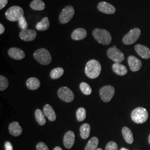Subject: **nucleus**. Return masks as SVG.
I'll return each mask as SVG.
<instances>
[{
	"label": "nucleus",
	"mask_w": 150,
	"mask_h": 150,
	"mask_svg": "<svg viewBox=\"0 0 150 150\" xmlns=\"http://www.w3.org/2000/svg\"><path fill=\"white\" fill-rule=\"evenodd\" d=\"M9 82L8 79L2 75L0 76V91H3L8 87Z\"/></svg>",
	"instance_id": "nucleus-31"
},
{
	"label": "nucleus",
	"mask_w": 150,
	"mask_h": 150,
	"mask_svg": "<svg viewBox=\"0 0 150 150\" xmlns=\"http://www.w3.org/2000/svg\"><path fill=\"white\" fill-rule=\"evenodd\" d=\"M141 35V30L139 28H134L130 30L122 39V42L125 45H130L136 42Z\"/></svg>",
	"instance_id": "nucleus-6"
},
{
	"label": "nucleus",
	"mask_w": 150,
	"mask_h": 150,
	"mask_svg": "<svg viewBox=\"0 0 150 150\" xmlns=\"http://www.w3.org/2000/svg\"><path fill=\"white\" fill-rule=\"evenodd\" d=\"M30 7L33 10L42 11L45 8V4L41 0H33L30 4Z\"/></svg>",
	"instance_id": "nucleus-24"
},
{
	"label": "nucleus",
	"mask_w": 150,
	"mask_h": 150,
	"mask_svg": "<svg viewBox=\"0 0 150 150\" xmlns=\"http://www.w3.org/2000/svg\"><path fill=\"white\" fill-rule=\"evenodd\" d=\"M35 116L36 120L40 125L43 126L46 123V119H45V116L44 115V113L42 112L40 109H37L35 111Z\"/></svg>",
	"instance_id": "nucleus-26"
},
{
	"label": "nucleus",
	"mask_w": 150,
	"mask_h": 150,
	"mask_svg": "<svg viewBox=\"0 0 150 150\" xmlns=\"http://www.w3.org/2000/svg\"><path fill=\"white\" fill-rule=\"evenodd\" d=\"M96 150H103L102 149H100V148H98Z\"/></svg>",
	"instance_id": "nucleus-41"
},
{
	"label": "nucleus",
	"mask_w": 150,
	"mask_h": 150,
	"mask_svg": "<svg viewBox=\"0 0 150 150\" xmlns=\"http://www.w3.org/2000/svg\"><path fill=\"white\" fill-rule=\"evenodd\" d=\"M8 3V0H0V10L4 8Z\"/></svg>",
	"instance_id": "nucleus-35"
},
{
	"label": "nucleus",
	"mask_w": 150,
	"mask_h": 150,
	"mask_svg": "<svg viewBox=\"0 0 150 150\" xmlns=\"http://www.w3.org/2000/svg\"><path fill=\"white\" fill-rule=\"evenodd\" d=\"M36 32L31 29L22 30L20 33V38L25 41H32L36 38Z\"/></svg>",
	"instance_id": "nucleus-11"
},
{
	"label": "nucleus",
	"mask_w": 150,
	"mask_h": 150,
	"mask_svg": "<svg viewBox=\"0 0 150 150\" xmlns=\"http://www.w3.org/2000/svg\"><path fill=\"white\" fill-rule=\"evenodd\" d=\"M131 116L134 122L139 124L146 122L149 117V113L145 108L139 107L132 111Z\"/></svg>",
	"instance_id": "nucleus-4"
},
{
	"label": "nucleus",
	"mask_w": 150,
	"mask_h": 150,
	"mask_svg": "<svg viewBox=\"0 0 150 150\" xmlns=\"http://www.w3.org/2000/svg\"><path fill=\"white\" fill-rule=\"evenodd\" d=\"M92 35L98 42L103 45H108L111 42L112 36L106 30L95 28L92 32Z\"/></svg>",
	"instance_id": "nucleus-2"
},
{
	"label": "nucleus",
	"mask_w": 150,
	"mask_h": 150,
	"mask_svg": "<svg viewBox=\"0 0 150 150\" xmlns=\"http://www.w3.org/2000/svg\"><path fill=\"white\" fill-rule=\"evenodd\" d=\"M9 56L13 59L20 60L25 58V54L20 48L12 47L8 51Z\"/></svg>",
	"instance_id": "nucleus-16"
},
{
	"label": "nucleus",
	"mask_w": 150,
	"mask_h": 150,
	"mask_svg": "<svg viewBox=\"0 0 150 150\" xmlns=\"http://www.w3.org/2000/svg\"><path fill=\"white\" fill-rule=\"evenodd\" d=\"M75 14V10L72 6H67L62 10L59 16V21L62 24H66L70 21Z\"/></svg>",
	"instance_id": "nucleus-8"
},
{
	"label": "nucleus",
	"mask_w": 150,
	"mask_h": 150,
	"mask_svg": "<svg viewBox=\"0 0 150 150\" xmlns=\"http://www.w3.org/2000/svg\"><path fill=\"white\" fill-rule=\"evenodd\" d=\"M18 25H19V26H20L22 30H24L27 29L28 24H27V21H26L24 16L22 17L18 21Z\"/></svg>",
	"instance_id": "nucleus-33"
},
{
	"label": "nucleus",
	"mask_w": 150,
	"mask_h": 150,
	"mask_svg": "<svg viewBox=\"0 0 150 150\" xmlns=\"http://www.w3.org/2000/svg\"><path fill=\"white\" fill-rule=\"evenodd\" d=\"M113 71L118 76H124L127 73V67L120 63H115L112 65Z\"/></svg>",
	"instance_id": "nucleus-20"
},
{
	"label": "nucleus",
	"mask_w": 150,
	"mask_h": 150,
	"mask_svg": "<svg viewBox=\"0 0 150 150\" xmlns=\"http://www.w3.org/2000/svg\"><path fill=\"white\" fill-rule=\"evenodd\" d=\"M105 150H118L117 144L114 141H110L106 145Z\"/></svg>",
	"instance_id": "nucleus-32"
},
{
	"label": "nucleus",
	"mask_w": 150,
	"mask_h": 150,
	"mask_svg": "<svg viewBox=\"0 0 150 150\" xmlns=\"http://www.w3.org/2000/svg\"><path fill=\"white\" fill-rule=\"evenodd\" d=\"M80 88L82 92L85 95H90L92 93V88L86 82H81Z\"/></svg>",
	"instance_id": "nucleus-30"
},
{
	"label": "nucleus",
	"mask_w": 150,
	"mask_h": 150,
	"mask_svg": "<svg viewBox=\"0 0 150 150\" xmlns=\"http://www.w3.org/2000/svg\"><path fill=\"white\" fill-rule=\"evenodd\" d=\"M115 92V88L110 85L103 86L99 91L100 97L102 101L105 102H110L114 96Z\"/></svg>",
	"instance_id": "nucleus-9"
},
{
	"label": "nucleus",
	"mask_w": 150,
	"mask_h": 150,
	"mask_svg": "<svg viewBox=\"0 0 150 150\" xmlns=\"http://www.w3.org/2000/svg\"><path fill=\"white\" fill-rule=\"evenodd\" d=\"M24 15V12L21 7L13 6L10 7L5 13L6 18L12 22L18 21Z\"/></svg>",
	"instance_id": "nucleus-5"
},
{
	"label": "nucleus",
	"mask_w": 150,
	"mask_h": 150,
	"mask_svg": "<svg viewBox=\"0 0 150 150\" xmlns=\"http://www.w3.org/2000/svg\"><path fill=\"white\" fill-rule=\"evenodd\" d=\"M134 50L139 56L144 59H150V50L147 47L142 45H136Z\"/></svg>",
	"instance_id": "nucleus-14"
},
{
	"label": "nucleus",
	"mask_w": 150,
	"mask_h": 150,
	"mask_svg": "<svg viewBox=\"0 0 150 150\" xmlns=\"http://www.w3.org/2000/svg\"><path fill=\"white\" fill-rule=\"evenodd\" d=\"M35 59L38 63L42 65L50 64L52 61L51 55L47 50L45 48H40L33 53Z\"/></svg>",
	"instance_id": "nucleus-3"
},
{
	"label": "nucleus",
	"mask_w": 150,
	"mask_h": 150,
	"mask_svg": "<svg viewBox=\"0 0 150 150\" xmlns=\"http://www.w3.org/2000/svg\"><path fill=\"white\" fill-rule=\"evenodd\" d=\"M43 113L44 115L47 118H48L49 121L53 122L56 119V113L54 112V108L50 105L47 104L44 106L43 108Z\"/></svg>",
	"instance_id": "nucleus-18"
},
{
	"label": "nucleus",
	"mask_w": 150,
	"mask_h": 150,
	"mask_svg": "<svg viewBox=\"0 0 150 150\" xmlns=\"http://www.w3.org/2000/svg\"><path fill=\"white\" fill-rule=\"evenodd\" d=\"M64 73V70L62 67L54 69L50 72V76L52 79H58L60 78Z\"/></svg>",
	"instance_id": "nucleus-28"
},
{
	"label": "nucleus",
	"mask_w": 150,
	"mask_h": 150,
	"mask_svg": "<svg viewBox=\"0 0 150 150\" xmlns=\"http://www.w3.org/2000/svg\"><path fill=\"white\" fill-rule=\"evenodd\" d=\"M5 31V28L2 23H0V34L2 35Z\"/></svg>",
	"instance_id": "nucleus-37"
},
{
	"label": "nucleus",
	"mask_w": 150,
	"mask_h": 150,
	"mask_svg": "<svg viewBox=\"0 0 150 150\" xmlns=\"http://www.w3.org/2000/svg\"><path fill=\"white\" fill-rule=\"evenodd\" d=\"M149 144H150V134L149 135Z\"/></svg>",
	"instance_id": "nucleus-40"
},
{
	"label": "nucleus",
	"mask_w": 150,
	"mask_h": 150,
	"mask_svg": "<svg viewBox=\"0 0 150 150\" xmlns=\"http://www.w3.org/2000/svg\"><path fill=\"white\" fill-rule=\"evenodd\" d=\"M37 150H49L47 146L43 142H39L36 146Z\"/></svg>",
	"instance_id": "nucleus-34"
},
{
	"label": "nucleus",
	"mask_w": 150,
	"mask_h": 150,
	"mask_svg": "<svg viewBox=\"0 0 150 150\" xmlns=\"http://www.w3.org/2000/svg\"><path fill=\"white\" fill-rule=\"evenodd\" d=\"M128 64L130 70L132 72L138 71L142 66V62L141 60L132 55L129 56L128 57Z\"/></svg>",
	"instance_id": "nucleus-13"
},
{
	"label": "nucleus",
	"mask_w": 150,
	"mask_h": 150,
	"mask_svg": "<svg viewBox=\"0 0 150 150\" xmlns=\"http://www.w3.org/2000/svg\"><path fill=\"white\" fill-rule=\"evenodd\" d=\"M85 71L88 78L91 79H96L101 74V65L96 59H91L86 64Z\"/></svg>",
	"instance_id": "nucleus-1"
},
{
	"label": "nucleus",
	"mask_w": 150,
	"mask_h": 150,
	"mask_svg": "<svg viewBox=\"0 0 150 150\" xmlns=\"http://www.w3.org/2000/svg\"><path fill=\"white\" fill-rule=\"evenodd\" d=\"M50 27V22L47 17H44L40 22L37 23L36 28L38 31H46Z\"/></svg>",
	"instance_id": "nucleus-25"
},
{
	"label": "nucleus",
	"mask_w": 150,
	"mask_h": 150,
	"mask_svg": "<svg viewBox=\"0 0 150 150\" xmlns=\"http://www.w3.org/2000/svg\"><path fill=\"white\" fill-rule=\"evenodd\" d=\"M107 54V56L115 63H121L125 59L124 54L116 46L108 48Z\"/></svg>",
	"instance_id": "nucleus-7"
},
{
	"label": "nucleus",
	"mask_w": 150,
	"mask_h": 150,
	"mask_svg": "<svg viewBox=\"0 0 150 150\" xmlns=\"http://www.w3.org/2000/svg\"><path fill=\"white\" fill-rule=\"evenodd\" d=\"M122 133L123 138L126 142L129 144H131L134 142V136L131 129L127 127H123L122 129Z\"/></svg>",
	"instance_id": "nucleus-22"
},
{
	"label": "nucleus",
	"mask_w": 150,
	"mask_h": 150,
	"mask_svg": "<svg viewBox=\"0 0 150 150\" xmlns=\"http://www.w3.org/2000/svg\"><path fill=\"white\" fill-rule=\"evenodd\" d=\"M91 127L88 123H84L80 127L81 137L83 139H87L90 134Z\"/></svg>",
	"instance_id": "nucleus-23"
},
{
	"label": "nucleus",
	"mask_w": 150,
	"mask_h": 150,
	"mask_svg": "<svg viewBox=\"0 0 150 150\" xmlns=\"http://www.w3.org/2000/svg\"><path fill=\"white\" fill-rule=\"evenodd\" d=\"M129 150L128 149H125V148H121V150Z\"/></svg>",
	"instance_id": "nucleus-39"
},
{
	"label": "nucleus",
	"mask_w": 150,
	"mask_h": 150,
	"mask_svg": "<svg viewBox=\"0 0 150 150\" xmlns=\"http://www.w3.org/2000/svg\"><path fill=\"white\" fill-rule=\"evenodd\" d=\"M86 117V109L83 107H80L78 108L76 112V118L78 121H83Z\"/></svg>",
	"instance_id": "nucleus-29"
},
{
	"label": "nucleus",
	"mask_w": 150,
	"mask_h": 150,
	"mask_svg": "<svg viewBox=\"0 0 150 150\" xmlns=\"http://www.w3.org/2000/svg\"><path fill=\"white\" fill-rule=\"evenodd\" d=\"M87 36V31L85 28H78L75 30L71 34V38L75 41H80L84 39Z\"/></svg>",
	"instance_id": "nucleus-19"
},
{
	"label": "nucleus",
	"mask_w": 150,
	"mask_h": 150,
	"mask_svg": "<svg viewBox=\"0 0 150 150\" xmlns=\"http://www.w3.org/2000/svg\"><path fill=\"white\" fill-rule=\"evenodd\" d=\"M57 95L59 98L65 102H71L74 100L73 92L67 87H62L57 91Z\"/></svg>",
	"instance_id": "nucleus-10"
},
{
	"label": "nucleus",
	"mask_w": 150,
	"mask_h": 150,
	"mask_svg": "<svg viewBox=\"0 0 150 150\" xmlns=\"http://www.w3.org/2000/svg\"><path fill=\"white\" fill-rule=\"evenodd\" d=\"M98 143L99 141L96 137H92L86 145L85 150H96Z\"/></svg>",
	"instance_id": "nucleus-27"
},
{
	"label": "nucleus",
	"mask_w": 150,
	"mask_h": 150,
	"mask_svg": "<svg viewBox=\"0 0 150 150\" xmlns=\"http://www.w3.org/2000/svg\"><path fill=\"white\" fill-rule=\"evenodd\" d=\"M54 150H63L59 146H56L54 149Z\"/></svg>",
	"instance_id": "nucleus-38"
},
{
	"label": "nucleus",
	"mask_w": 150,
	"mask_h": 150,
	"mask_svg": "<svg viewBox=\"0 0 150 150\" xmlns=\"http://www.w3.org/2000/svg\"><path fill=\"white\" fill-rule=\"evenodd\" d=\"M6 150H13V147L12 145L11 144V142L9 141H7L5 143V145Z\"/></svg>",
	"instance_id": "nucleus-36"
},
{
	"label": "nucleus",
	"mask_w": 150,
	"mask_h": 150,
	"mask_svg": "<svg viewBox=\"0 0 150 150\" xmlns=\"http://www.w3.org/2000/svg\"><path fill=\"white\" fill-rule=\"evenodd\" d=\"M8 130L10 134L15 137L19 136L22 132L21 127L20 126L19 123L16 121H14L10 124L8 126Z\"/></svg>",
	"instance_id": "nucleus-17"
},
{
	"label": "nucleus",
	"mask_w": 150,
	"mask_h": 150,
	"mask_svg": "<svg viewBox=\"0 0 150 150\" xmlns=\"http://www.w3.org/2000/svg\"><path fill=\"white\" fill-rule=\"evenodd\" d=\"M99 11L106 14H113L116 12V8L114 6L106 2H101L97 6Z\"/></svg>",
	"instance_id": "nucleus-12"
},
{
	"label": "nucleus",
	"mask_w": 150,
	"mask_h": 150,
	"mask_svg": "<svg viewBox=\"0 0 150 150\" xmlns=\"http://www.w3.org/2000/svg\"><path fill=\"white\" fill-rule=\"evenodd\" d=\"M75 135L74 132L72 131H67L64 137V147L68 149L72 147L75 143Z\"/></svg>",
	"instance_id": "nucleus-15"
},
{
	"label": "nucleus",
	"mask_w": 150,
	"mask_h": 150,
	"mask_svg": "<svg viewBox=\"0 0 150 150\" xmlns=\"http://www.w3.org/2000/svg\"><path fill=\"white\" fill-rule=\"evenodd\" d=\"M26 86L29 90H38L40 86V81L36 77H31L26 81Z\"/></svg>",
	"instance_id": "nucleus-21"
}]
</instances>
